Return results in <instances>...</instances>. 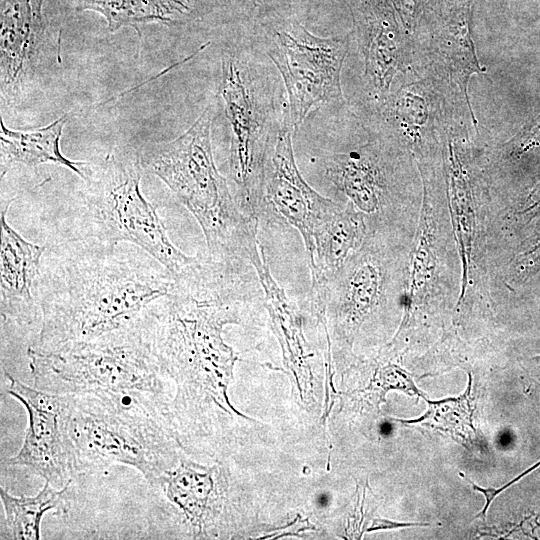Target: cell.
Masks as SVG:
<instances>
[{
  "label": "cell",
  "mask_w": 540,
  "mask_h": 540,
  "mask_svg": "<svg viewBox=\"0 0 540 540\" xmlns=\"http://www.w3.org/2000/svg\"><path fill=\"white\" fill-rule=\"evenodd\" d=\"M263 290L246 259L189 264L173 276L168 293L145 313L152 346L164 374L177 385L175 397L202 405L226 396L235 361L222 338L225 324Z\"/></svg>",
  "instance_id": "cell-1"
},
{
  "label": "cell",
  "mask_w": 540,
  "mask_h": 540,
  "mask_svg": "<svg viewBox=\"0 0 540 540\" xmlns=\"http://www.w3.org/2000/svg\"><path fill=\"white\" fill-rule=\"evenodd\" d=\"M94 237L68 243L35 282L41 326L33 348L90 340L140 318L173 275L144 250Z\"/></svg>",
  "instance_id": "cell-2"
},
{
  "label": "cell",
  "mask_w": 540,
  "mask_h": 540,
  "mask_svg": "<svg viewBox=\"0 0 540 540\" xmlns=\"http://www.w3.org/2000/svg\"><path fill=\"white\" fill-rule=\"evenodd\" d=\"M168 403L140 391L70 394L65 429L74 477L122 464L157 486L181 457Z\"/></svg>",
  "instance_id": "cell-3"
},
{
  "label": "cell",
  "mask_w": 540,
  "mask_h": 540,
  "mask_svg": "<svg viewBox=\"0 0 540 540\" xmlns=\"http://www.w3.org/2000/svg\"><path fill=\"white\" fill-rule=\"evenodd\" d=\"M212 118L209 105L183 134L145 148L141 164L195 217L206 240L207 257L249 260V252L259 244L258 221L243 212L216 167L210 138Z\"/></svg>",
  "instance_id": "cell-4"
},
{
  "label": "cell",
  "mask_w": 540,
  "mask_h": 540,
  "mask_svg": "<svg viewBox=\"0 0 540 540\" xmlns=\"http://www.w3.org/2000/svg\"><path fill=\"white\" fill-rule=\"evenodd\" d=\"M27 356L33 386L46 392L140 391L169 401V378L154 353L145 313L90 340L49 350L29 346Z\"/></svg>",
  "instance_id": "cell-5"
},
{
  "label": "cell",
  "mask_w": 540,
  "mask_h": 540,
  "mask_svg": "<svg viewBox=\"0 0 540 540\" xmlns=\"http://www.w3.org/2000/svg\"><path fill=\"white\" fill-rule=\"evenodd\" d=\"M141 168L140 154L130 148L111 151L98 165L86 163L87 237L135 245L174 276L197 257L187 256L169 240L155 207L141 192Z\"/></svg>",
  "instance_id": "cell-6"
},
{
  "label": "cell",
  "mask_w": 540,
  "mask_h": 540,
  "mask_svg": "<svg viewBox=\"0 0 540 540\" xmlns=\"http://www.w3.org/2000/svg\"><path fill=\"white\" fill-rule=\"evenodd\" d=\"M393 238L367 233L362 246L332 278L312 286L313 309L333 317L338 339L349 343L365 320L392 296L393 288L405 285Z\"/></svg>",
  "instance_id": "cell-7"
},
{
  "label": "cell",
  "mask_w": 540,
  "mask_h": 540,
  "mask_svg": "<svg viewBox=\"0 0 540 540\" xmlns=\"http://www.w3.org/2000/svg\"><path fill=\"white\" fill-rule=\"evenodd\" d=\"M349 37L321 38L294 23L276 31L267 54L279 70L288 95L284 119L296 130L312 110L343 103L341 71Z\"/></svg>",
  "instance_id": "cell-8"
},
{
  "label": "cell",
  "mask_w": 540,
  "mask_h": 540,
  "mask_svg": "<svg viewBox=\"0 0 540 540\" xmlns=\"http://www.w3.org/2000/svg\"><path fill=\"white\" fill-rule=\"evenodd\" d=\"M473 0H427L411 34L413 68L464 104L476 119L468 93L473 75L485 74L471 33Z\"/></svg>",
  "instance_id": "cell-9"
},
{
  "label": "cell",
  "mask_w": 540,
  "mask_h": 540,
  "mask_svg": "<svg viewBox=\"0 0 540 540\" xmlns=\"http://www.w3.org/2000/svg\"><path fill=\"white\" fill-rule=\"evenodd\" d=\"M219 92L230 125V177L238 189L243 212L259 221L264 213L262 183L269 138L253 88L248 84L237 57L225 54Z\"/></svg>",
  "instance_id": "cell-10"
},
{
  "label": "cell",
  "mask_w": 540,
  "mask_h": 540,
  "mask_svg": "<svg viewBox=\"0 0 540 540\" xmlns=\"http://www.w3.org/2000/svg\"><path fill=\"white\" fill-rule=\"evenodd\" d=\"M389 140L333 154L325 162V171L347 203L363 215L368 232L395 236L399 193L392 156L403 148Z\"/></svg>",
  "instance_id": "cell-11"
},
{
  "label": "cell",
  "mask_w": 540,
  "mask_h": 540,
  "mask_svg": "<svg viewBox=\"0 0 540 540\" xmlns=\"http://www.w3.org/2000/svg\"><path fill=\"white\" fill-rule=\"evenodd\" d=\"M5 375L7 393L23 405L28 417L21 448L6 464L24 468L62 488L74 477L65 429L69 395L46 392L7 372Z\"/></svg>",
  "instance_id": "cell-12"
},
{
  "label": "cell",
  "mask_w": 540,
  "mask_h": 540,
  "mask_svg": "<svg viewBox=\"0 0 540 540\" xmlns=\"http://www.w3.org/2000/svg\"><path fill=\"white\" fill-rule=\"evenodd\" d=\"M293 129L284 119L269 140L264 164L262 195L264 211L270 207L302 235L308 262L314 238L340 204L316 192L300 174L292 146Z\"/></svg>",
  "instance_id": "cell-13"
},
{
  "label": "cell",
  "mask_w": 540,
  "mask_h": 540,
  "mask_svg": "<svg viewBox=\"0 0 540 540\" xmlns=\"http://www.w3.org/2000/svg\"><path fill=\"white\" fill-rule=\"evenodd\" d=\"M354 3V34L363 57L366 89L380 108L397 77L413 69L412 37L387 0Z\"/></svg>",
  "instance_id": "cell-14"
},
{
  "label": "cell",
  "mask_w": 540,
  "mask_h": 540,
  "mask_svg": "<svg viewBox=\"0 0 540 540\" xmlns=\"http://www.w3.org/2000/svg\"><path fill=\"white\" fill-rule=\"evenodd\" d=\"M448 98L437 83L420 76L400 85L380 107L388 137L417 166L443 162L441 124Z\"/></svg>",
  "instance_id": "cell-15"
},
{
  "label": "cell",
  "mask_w": 540,
  "mask_h": 540,
  "mask_svg": "<svg viewBox=\"0 0 540 540\" xmlns=\"http://www.w3.org/2000/svg\"><path fill=\"white\" fill-rule=\"evenodd\" d=\"M420 176L423 184L422 208L401 299L404 314L395 336L405 330L417 312L439 296L441 290L444 226L440 212L446 190L445 177L439 172Z\"/></svg>",
  "instance_id": "cell-16"
},
{
  "label": "cell",
  "mask_w": 540,
  "mask_h": 540,
  "mask_svg": "<svg viewBox=\"0 0 540 540\" xmlns=\"http://www.w3.org/2000/svg\"><path fill=\"white\" fill-rule=\"evenodd\" d=\"M9 204L1 210L0 312L5 321L31 325L40 316L33 294L45 247L25 240L7 222Z\"/></svg>",
  "instance_id": "cell-17"
},
{
  "label": "cell",
  "mask_w": 540,
  "mask_h": 540,
  "mask_svg": "<svg viewBox=\"0 0 540 540\" xmlns=\"http://www.w3.org/2000/svg\"><path fill=\"white\" fill-rule=\"evenodd\" d=\"M218 470L180 457L178 464L153 487L161 490L165 499L175 507L192 527L196 537H206L217 523L222 505Z\"/></svg>",
  "instance_id": "cell-18"
},
{
  "label": "cell",
  "mask_w": 540,
  "mask_h": 540,
  "mask_svg": "<svg viewBox=\"0 0 540 540\" xmlns=\"http://www.w3.org/2000/svg\"><path fill=\"white\" fill-rule=\"evenodd\" d=\"M40 5L39 0L2 1V91L17 89L28 71L41 35Z\"/></svg>",
  "instance_id": "cell-19"
},
{
  "label": "cell",
  "mask_w": 540,
  "mask_h": 540,
  "mask_svg": "<svg viewBox=\"0 0 540 540\" xmlns=\"http://www.w3.org/2000/svg\"><path fill=\"white\" fill-rule=\"evenodd\" d=\"M367 225L361 213L351 204L340 205L314 238L311 260L312 286L332 278L362 246Z\"/></svg>",
  "instance_id": "cell-20"
},
{
  "label": "cell",
  "mask_w": 540,
  "mask_h": 540,
  "mask_svg": "<svg viewBox=\"0 0 540 540\" xmlns=\"http://www.w3.org/2000/svg\"><path fill=\"white\" fill-rule=\"evenodd\" d=\"M67 119V115H64L48 126L33 131L11 130L1 120L2 177L14 163H23L34 167L51 162L70 169L84 179V167L87 162L70 160L60 150V138Z\"/></svg>",
  "instance_id": "cell-21"
},
{
  "label": "cell",
  "mask_w": 540,
  "mask_h": 540,
  "mask_svg": "<svg viewBox=\"0 0 540 540\" xmlns=\"http://www.w3.org/2000/svg\"><path fill=\"white\" fill-rule=\"evenodd\" d=\"M71 483L72 481L60 489L45 482L42 489L32 497H16L0 487V499L5 514L1 539H40L41 522L46 513L63 515L68 512Z\"/></svg>",
  "instance_id": "cell-22"
},
{
  "label": "cell",
  "mask_w": 540,
  "mask_h": 540,
  "mask_svg": "<svg viewBox=\"0 0 540 540\" xmlns=\"http://www.w3.org/2000/svg\"><path fill=\"white\" fill-rule=\"evenodd\" d=\"M427 411L416 419L395 421L404 425H419L450 436L468 450L477 444V432L473 423L472 375L468 374L465 392L457 397L442 400L425 398Z\"/></svg>",
  "instance_id": "cell-23"
},
{
  "label": "cell",
  "mask_w": 540,
  "mask_h": 540,
  "mask_svg": "<svg viewBox=\"0 0 540 540\" xmlns=\"http://www.w3.org/2000/svg\"><path fill=\"white\" fill-rule=\"evenodd\" d=\"M176 0H90L83 8L101 12L108 21L110 31H116L123 25H132L138 29V23L150 21H170L167 14Z\"/></svg>",
  "instance_id": "cell-24"
},
{
  "label": "cell",
  "mask_w": 540,
  "mask_h": 540,
  "mask_svg": "<svg viewBox=\"0 0 540 540\" xmlns=\"http://www.w3.org/2000/svg\"><path fill=\"white\" fill-rule=\"evenodd\" d=\"M369 389L379 394L380 401H384L386 393L390 390H398L409 396L426 398L416 386L413 375L393 363L377 368Z\"/></svg>",
  "instance_id": "cell-25"
},
{
  "label": "cell",
  "mask_w": 540,
  "mask_h": 540,
  "mask_svg": "<svg viewBox=\"0 0 540 540\" xmlns=\"http://www.w3.org/2000/svg\"><path fill=\"white\" fill-rule=\"evenodd\" d=\"M508 277L511 281L525 279L540 269V236L511 263Z\"/></svg>",
  "instance_id": "cell-26"
},
{
  "label": "cell",
  "mask_w": 540,
  "mask_h": 540,
  "mask_svg": "<svg viewBox=\"0 0 540 540\" xmlns=\"http://www.w3.org/2000/svg\"><path fill=\"white\" fill-rule=\"evenodd\" d=\"M537 515H531L529 517H526L521 522L517 524H509L507 526H504L502 528H488L482 535L484 536H491L493 538H511L513 535H523L525 537L529 538H535L534 537V530L537 525Z\"/></svg>",
  "instance_id": "cell-27"
},
{
  "label": "cell",
  "mask_w": 540,
  "mask_h": 540,
  "mask_svg": "<svg viewBox=\"0 0 540 540\" xmlns=\"http://www.w3.org/2000/svg\"><path fill=\"white\" fill-rule=\"evenodd\" d=\"M540 466V461H538L535 465H533L532 467H530L529 469L525 470L524 472H522L521 474H519L517 477H515L513 480L509 481L507 484H505L504 486H501L500 488H484V487H481V486H478L476 485L475 483L471 482L470 479L468 477H466L465 475H463L462 473H460V475L470 483V485L472 486V488L477 491V492H480L484 498H485V504H484V507L482 508L481 512H479L477 515H476V518H481L482 520H485L486 519V515H487V511L490 507V505L492 504L493 500L502 492L504 491L505 489H507L509 486L513 485L514 483H516L519 479H521L522 477H524L526 474H528L529 472H531L532 470L538 468Z\"/></svg>",
  "instance_id": "cell-28"
},
{
  "label": "cell",
  "mask_w": 540,
  "mask_h": 540,
  "mask_svg": "<svg viewBox=\"0 0 540 540\" xmlns=\"http://www.w3.org/2000/svg\"><path fill=\"white\" fill-rule=\"evenodd\" d=\"M430 523L424 522H398L394 520L376 518L373 520L371 526L366 529L367 532L377 531V530H386V529H396V528H406V527H419V526H430Z\"/></svg>",
  "instance_id": "cell-29"
},
{
  "label": "cell",
  "mask_w": 540,
  "mask_h": 540,
  "mask_svg": "<svg viewBox=\"0 0 540 540\" xmlns=\"http://www.w3.org/2000/svg\"><path fill=\"white\" fill-rule=\"evenodd\" d=\"M284 528H285L284 531L280 530L279 533L270 534L267 537H262V539L272 538L273 536H275L274 538H279L285 535H298L301 531H304L307 529H314V526H312L307 520H297L291 524V528H289V526L284 527Z\"/></svg>",
  "instance_id": "cell-30"
},
{
  "label": "cell",
  "mask_w": 540,
  "mask_h": 540,
  "mask_svg": "<svg viewBox=\"0 0 540 540\" xmlns=\"http://www.w3.org/2000/svg\"><path fill=\"white\" fill-rule=\"evenodd\" d=\"M535 360H536L537 363L540 364V355H539V356H536V357H535Z\"/></svg>",
  "instance_id": "cell-31"
}]
</instances>
